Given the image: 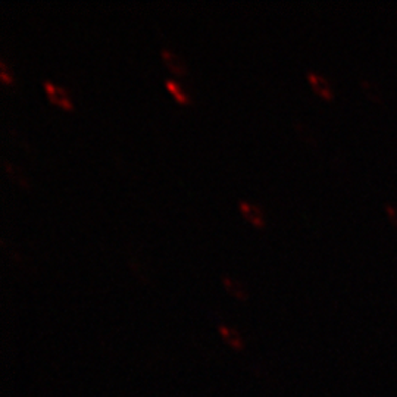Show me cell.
<instances>
[{
  "label": "cell",
  "instance_id": "5",
  "mask_svg": "<svg viewBox=\"0 0 397 397\" xmlns=\"http://www.w3.org/2000/svg\"><path fill=\"white\" fill-rule=\"evenodd\" d=\"M161 56H162L164 62L166 64V67L171 69L172 72H175V74H184L186 72L187 65H186L184 59L177 55L175 52H172L171 49L162 47L161 49Z\"/></svg>",
  "mask_w": 397,
  "mask_h": 397
},
{
  "label": "cell",
  "instance_id": "12",
  "mask_svg": "<svg viewBox=\"0 0 397 397\" xmlns=\"http://www.w3.org/2000/svg\"><path fill=\"white\" fill-rule=\"evenodd\" d=\"M385 212H387L390 221H391L394 225H397V206L391 205V203H387V205H385Z\"/></svg>",
  "mask_w": 397,
  "mask_h": 397
},
{
  "label": "cell",
  "instance_id": "8",
  "mask_svg": "<svg viewBox=\"0 0 397 397\" xmlns=\"http://www.w3.org/2000/svg\"><path fill=\"white\" fill-rule=\"evenodd\" d=\"M360 85H362L365 95H368L370 99H372V100L377 102V103H383V90H381V87H380L378 82H375L374 80L365 77V78H360Z\"/></svg>",
  "mask_w": 397,
  "mask_h": 397
},
{
  "label": "cell",
  "instance_id": "7",
  "mask_svg": "<svg viewBox=\"0 0 397 397\" xmlns=\"http://www.w3.org/2000/svg\"><path fill=\"white\" fill-rule=\"evenodd\" d=\"M238 206H240V209H241L243 215L247 218V221H250L255 225L263 224V215L260 212L259 206H256L252 202H247V200H240Z\"/></svg>",
  "mask_w": 397,
  "mask_h": 397
},
{
  "label": "cell",
  "instance_id": "13",
  "mask_svg": "<svg viewBox=\"0 0 397 397\" xmlns=\"http://www.w3.org/2000/svg\"><path fill=\"white\" fill-rule=\"evenodd\" d=\"M0 78L3 80L5 82H11V80H12V77L8 74V68H6V64L2 60L0 62Z\"/></svg>",
  "mask_w": 397,
  "mask_h": 397
},
{
  "label": "cell",
  "instance_id": "2",
  "mask_svg": "<svg viewBox=\"0 0 397 397\" xmlns=\"http://www.w3.org/2000/svg\"><path fill=\"white\" fill-rule=\"evenodd\" d=\"M43 85H44V90H46L47 96L50 97V100L55 102L56 105H59V106H62V108H65V109H69V108L72 106L69 97L67 96V93H65V90H64L62 87L55 85L53 82L49 81V80H44V81H43Z\"/></svg>",
  "mask_w": 397,
  "mask_h": 397
},
{
  "label": "cell",
  "instance_id": "10",
  "mask_svg": "<svg viewBox=\"0 0 397 397\" xmlns=\"http://www.w3.org/2000/svg\"><path fill=\"white\" fill-rule=\"evenodd\" d=\"M3 165H5V169H6V172L11 175V177H14L19 184H22V186H27L28 182H27V179H25V177H24V174L15 166L14 164H11L9 161H6V159H3Z\"/></svg>",
  "mask_w": 397,
  "mask_h": 397
},
{
  "label": "cell",
  "instance_id": "9",
  "mask_svg": "<svg viewBox=\"0 0 397 397\" xmlns=\"http://www.w3.org/2000/svg\"><path fill=\"white\" fill-rule=\"evenodd\" d=\"M128 265H130V269L133 271V274H134V277L137 278L138 281L146 283V281L149 280V277H147V272H146L144 266H143L141 262H138L136 258H130V259H128Z\"/></svg>",
  "mask_w": 397,
  "mask_h": 397
},
{
  "label": "cell",
  "instance_id": "6",
  "mask_svg": "<svg viewBox=\"0 0 397 397\" xmlns=\"http://www.w3.org/2000/svg\"><path fill=\"white\" fill-rule=\"evenodd\" d=\"M222 284H224V288L234 296L235 299H238V300H247V288L245 287V284L243 283H240L238 280H235V278H231V277H228V275H224L222 277Z\"/></svg>",
  "mask_w": 397,
  "mask_h": 397
},
{
  "label": "cell",
  "instance_id": "4",
  "mask_svg": "<svg viewBox=\"0 0 397 397\" xmlns=\"http://www.w3.org/2000/svg\"><path fill=\"white\" fill-rule=\"evenodd\" d=\"M293 127H294V131L296 134L299 136L301 141L311 144V146H316L318 144V136L316 133L312 130V127L308 123H304L300 118H294L293 119Z\"/></svg>",
  "mask_w": 397,
  "mask_h": 397
},
{
  "label": "cell",
  "instance_id": "3",
  "mask_svg": "<svg viewBox=\"0 0 397 397\" xmlns=\"http://www.w3.org/2000/svg\"><path fill=\"white\" fill-rule=\"evenodd\" d=\"M306 77H308V80H309V82H311V85L314 87V90H315L318 95L327 97V99L332 97V87H331V82H329L324 75L318 74V72H315V71H308Z\"/></svg>",
  "mask_w": 397,
  "mask_h": 397
},
{
  "label": "cell",
  "instance_id": "1",
  "mask_svg": "<svg viewBox=\"0 0 397 397\" xmlns=\"http://www.w3.org/2000/svg\"><path fill=\"white\" fill-rule=\"evenodd\" d=\"M219 335L222 339V342L225 343L230 349H233L234 352H238V353H243L247 349V344L243 339V334L238 331V329L233 328V327H228L225 324H219L218 327Z\"/></svg>",
  "mask_w": 397,
  "mask_h": 397
},
{
  "label": "cell",
  "instance_id": "11",
  "mask_svg": "<svg viewBox=\"0 0 397 397\" xmlns=\"http://www.w3.org/2000/svg\"><path fill=\"white\" fill-rule=\"evenodd\" d=\"M165 85L168 87V90H169L174 96L177 97V100H179V102H187V96H186V93L182 91V88H181V87H179L178 84L174 81V80H171V78L165 80Z\"/></svg>",
  "mask_w": 397,
  "mask_h": 397
}]
</instances>
